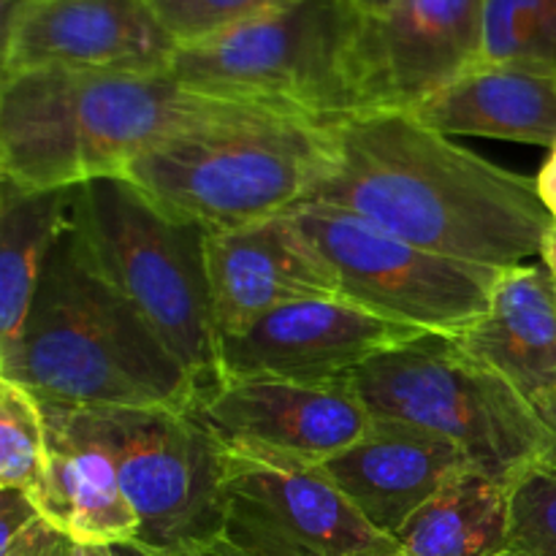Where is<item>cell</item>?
Returning a JSON list of instances; mask_svg holds the SVG:
<instances>
[{"label": "cell", "instance_id": "30bf717a", "mask_svg": "<svg viewBox=\"0 0 556 556\" xmlns=\"http://www.w3.org/2000/svg\"><path fill=\"white\" fill-rule=\"evenodd\" d=\"M220 541L244 556L396 552V543L353 508L324 467L248 445L226 448Z\"/></svg>", "mask_w": 556, "mask_h": 556}, {"label": "cell", "instance_id": "484cf974", "mask_svg": "<svg viewBox=\"0 0 556 556\" xmlns=\"http://www.w3.org/2000/svg\"><path fill=\"white\" fill-rule=\"evenodd\" d=\"M41 508L25 489H0V552L14 546L16 538L25 535L36 521H41Z\"/></svg>", "mask_w": 556, "mask_h": 556}, {"label": "cell", "instance_id": "d4e9b609", "mask_svg": "<svg viewBox=\"0 0 556 556\" xmlns=\"http://www.w3.org/2000/svg\"><path fill=\"white\" fill-rule=\"evenodd\" d=\"M510 552L556 556V465L541 462L510 483Z\"/></svg>", "mask_w": 556, "mask_h": 556}, {"label": "cell", "instance_id": "603a6c76", "mask_svg": "<svg viewBox=\"0 0 556 556\" xmlns=\"http://www.w3.org/2000/svg\"><path fill=\"white\" fill-rule=\"evenodd\" d=\"M49 465V424L41 400L0 378V489H41Z\"/></svg>", "mask_w": 556, "mask_h": 556}, {"label": "cell", "instance_id": "44dd1931", "mask_svg": "<svg viewBox=\"0 0 556 556\" xmlns=\"http://www.w3.org/2000/svg\"><path fill=\"white\" fill-rule=\"evenodd\" d=\"M71 190L0 188V356L20 342L43 264L71 212Z\"/></svg>", "mask_w": 556, "mask_h": 556}, {"label": "cell", "instance_id": "6da1fadb", "mask_svg": "<svg viewBox=\"0 0 556 556\" xmlns=\"http://www.w3.org/2000/svg\"><path fill=\"white\" fill-rule=\"evenodd\" d=\"M307 201L351 212L429 253L500 271L541 258L554 228L535 179L407 112L337 119L334 161Z\"/></svg>", "mask_w": 556, "mask_h": 556}, {"label": "cell", "instance_id": "2e32d148", "mask_svg": "<svg viewBox=\"0 0 556 556\" xmlns=\"http://www.w3.org/2000/svg\"><path fill=\"white\" fill-rule=\"evenodd\" d=\"M320 467L353 508L391 541L440 489L462 472L478 470L451 440L386 418H372L356 443Z\"/></svg>", "mask_w": 556, "mask_h": 556}, {"label": "cell", "instance_id": "cb8c5ba5", "mask_svg": "<svg viewBox=\"0 0 556 556\" xmlns=\"http://www.w3.org/2000/svg\"><path fill=\"white\" fill-rule=\"evenodd\" d=\"M296 3L302 0H150L179 49L226 36Z\"/></svg>", "mask_w": 556, "mask_h": 556}, {"label": "cell", "instance_id": "7c38bea8", "mask_svg": "<svg viewBox=\"0 0 556 556\" xmlns=\"http://www.w3.org/2000/svg\"><path fill=\"white\" fill-rule=\"evenodd\" d=\"M421 334L348 299H304L223 337L220 378L348 383L364 364Z\"/></svg>", "mask_w": 556, "mask_h": 556}, {"label": "cell", "instance_id": "d6986e66", "mask_svg": "<svg viewBox=\"0 0 556 556\" xmlns=\"http://www.w3.org/2000/svg\"><path fill=\"white\" fill-rule=\"evenodd\" d=\"M49 424V465L33 500L41 516L79 546H114L139 538V516L125 497L112 454L65 427L43 407Z\"/></svg>", "mask_w": 556, "mask_h": 556}, {"label": "cell", "instance_id": "4dcf8cb0", "mask_svg": "<svg viewBox=\"0 0 556 556\" xmlns=\"http://www.w3.org/2000/svg\"><path fill=\"white\" fill-rule=\"evenodd\" d=\"M109 554H112V556H161V554L152 552V548L141 546L139 541L114 543V546H109Z\"/></svg>", "mask_w": 556, "mask_h": 556}, {"label": "cell", "instance_id": "4fadbf2b", "mask_svg": "<svg viewBox=\"0 0 556 556\" xmlns=\"http://www.w3.org/2000/svg\"><path fill=\"white\" fill-rule=\"evenodd\" d=\"M483 63L481 0H400L364 16V112H413Z\"/></svg>", "mask_w": 556, "mask_h": 556}, {"label": "cell", "instance_id": "ba28073f", "mask_svg": "<svg viewBox=\"0 0 556 556\" xmlns=\"http://www.w3.org/2000/svg\"><path fill=\"white\" fill-rule=\"evenodd\" d=\"M43 407L112 454L141 546L168 556L220 541L226 448L193 410Z\"/></svg>", "mask_w": 556, "mask_h": 556}, {"label": "cell", "instance_id": "e575fe53", "mask_svg": "<svg viewBox=\"0 0 556 556\" xmlns=\"http://www.w3.org/2000/svg\"><path fill=\"white\" fill-rule=\"evenodd\" d=\"M497 556H521V554H516V552H510V548H508V552H503V554H497Z\"/></svg>", "mask_w": 556, "mask_h": 556}, {"label": "cell", "instance_id": "4316f807", "mask_svg": "<svg viewBox=\"0 0 556 556\" xmlns=\"http://www.w3.org/2000/svg\"><path fill=\"white\" fill-rule=\"evenodd\" d=\"M71 541L49 525L47 519L36 521L22 538H16L14 546H9L0 556H68Z\"/></svg>", "mask_w": 556, "mask_h": 556}, {"label": "cell", "instance_id": "ac0fdd59", "mask_svg": "<svg viewBox=\"0 0 556 556\" xmlns=\"http://www.w3.org/2000/svg\"><path fill=\"white\" fill-rule=\"evenodd\" d=\"M443 136L556 144V74L525 65L478 63L407 112Z\"/></svg>", "mask_w": 556, "mask_h": 556}, {"label": "cell", "instance_id": "5b68a950", "mask_svg": "<svg viewBox=\"0 0 556 556\" xmlns=\"http://www.w3.org/2000/svg\"><path fill=\"white\" fill-rule=\"evenodd\" d=\"M71 217L98 269L144 315L195 380L199 402L204 400L223 380L206 255L210 231L163 210L128 177H103L74 188Z\"/></svg>", "mask_w": 556, "mask_h": 556}, {"label": "cell", "instance_id": "836d02e7", "mask_svg": "<svg viewBox=\"0 0 556 556\" xmlns=\"http://www.w3.org/2000/svg\"><path fill=\"white\" fill-rule=\"evenodd\" d=\"M538 413H541L543 421H546V424H548V429H552V432L556 434V394H554L552 400H548L546 405H543L541 410H538ZM554 465H556V459H554Z\"/></svg>", "mask_w": 556, "mask_h": 556}, {"label": "cell", "instance_id": "d590c367", "mask_svg": "<svg viewBox=\"0 0 556 556\" xmlns=\"http://www.w3.org/2000/svg\"><path fill=\"white\" fill-rule=\"evenodd\" d=\"M383 556H405V554H402L400 548H396V552H391V554H383Z\"/></svg>", "mask_w": 556, "mask_h": 556}, {"label": "cell", "instance_id": "1f68e13d", "mask_svg": "<svg viewBox=\"0 0 556 556\" xmlns=\"http://www.w3.org/2000/svg\"><path fill=\"white\" fill-rule=\"evenodd\" d=\"M541 261H543V264L548 266V269L554 271V277H556V226L552 228V231H548V237H546V244H543Z\"/></svg>", "mask_w": 556, "mask_h": 556}, {"label": "cell", "instance_id": "7a4b0ae2", "mask_svg": "<svg viewBox=\"0 0 556 556\" xmlns=\"http://www.w3.org/2000/svg\"><path fill=\"white\" fill-rule=\"evenodd\" d=\"M0 378L68 410H193L199 402L188 369L98 269L71 212L49 250L20 342L0 356Z\"/></svg>", "mask_w": 556, "mask_h": 556}, {"label": "cell", "instance_id": "5bb4252c", "mask_svg": "<svg viewBox=\"0 0 556 556\" xmlns=\"http://www.w3.org/2000/svg\"><path fill=\"white\" fill-rule=\"evenodd\" d=\"M226 448L271 451L324 465L367 432L372 416L351 383L226 378L193 407Z\"/></svg>", "mask_w": 556, "mask_h": 556}, {"label": "cell", "instance_id": "9c48e42d", "mask_svg": "<svg viewBox=\"0 0 556 556\" xmlns=\"http://www.w3.org/2000/svg\"><path fill=\"white\" fill-rule=\"evenodd\" d=\"M288 212L329 261L342 299L391 324L456 337L489 309L500 269L429 253L318 201Z\"/></svg>", "mask_w": 556, "mask_h": 556}, {"label": "cell", "instance_id": "f546056e", "mask_svg": "<svg viewBox=\"0 0 556 556\" xmlns=\"http://www.w3.org/2000/svg\"><path fill=\"white\" fill-rule=\"evenodd\" d=\"M351 3L362 16H378L383 11H389L391 5L400 3V0H351Z\"/></svg>", "mask_w": 556, "mask_h": 556}, {"label": "cell", "instance_id": "9a60e30c", "mask_svg": "<svg viewBox=\"0 0 556 556\" xmlns=\"http://www.w3.org/2000/svg\"><path fill=\"white\" fill-rule=\"evenodd\" d=\"M206 255L220 340L242 334L286 304L342 299L334 269L291 212L228 231H210Z\"/></svg>", "mask_w": 556, "mask_h": 556}, {"label": "cell", "instance_id": "f1b7e54d", "mask_svg": "<svg viewBox=\"0 0 556 556\" xmlns=\"http://www.w3.org/2000/svg\"><path fill=\"white\" fill-rule=\"evenodd\" d=\"M161 556H166V554H161ZM168 556H244V554L233 552V548L228 546V543L215 541V543H210V546L190 548V552H179V554H168Z\"/></svg>", "mask_w": 556, "mask_h": 556}, {"label": "cell", "instance_id": "83f0119b", "mask_svg": "<svg viewBox=\"0 0 556 556\" xmlns=\"http://www.w3.org/2000/svg\"><path fill=\"white\" fill-rule=\"evenodd\" d=\"M535 188H538V195H541L543 206H546V212L552 215L556 226V144L548 150V157L543 161L541 172H538Z\"/></svg>", "mask_w": 556, "mask_h": 556}, {"label": "cell", "instance_id": "7402d4cb", "mask_svg": "<svg viewBox=\"0 0 556 556\" xmlns=\"http://www.w3.org/2000/svg\"><path fill=\"white\" fill-rule=\"evenodd\" d=\"M483 63L556 74V0H481Z\"/></svg>", "mask_w": 556, "mask_h": 556}, {"label": "cell", "instance_id": "8992f818", "mask_svg": "<svg viewBox=\"0 0 556 556\" xmlns=\"http://www.w3.org/2000/svg\"><path fill=\"white\" fill-rule=\"evenodd\" d=\"M348 383L372 418L440 434L505 483L556 459V434L541 413L456 337H416L364 364Z\"/></svg>", "mask_w": 556, "mask_h": 556}, {"label": "cell", "instance_id": "ffe728a7", "mask_svg": "<svg viewBox=\"0 0 556 556\" xmlns=\"http://www.w3.org/2000/svg\"><path fill=\"white\" fill-rule=\"evenodd\" d=\"M405 556H497L510 543V483L467 470L394 535Z\"/></svg>", "mask_w": 556, "mask_h": 556}, {"label": "cell", "instance_id": "d6a6232c", "mask_svg": "<svg viewBox=\"0 0 556 556\" xmlns=\"http://www.w3.org/2000/svg\"><path fill=\"white\" fill-rule=\"evenodd\" d=\"M68 556H112L106 546H79V543H71Z\"/></svg>", "mask_w": 556, "mask_h": 556}, {"label": "cell", "instance_id": "e0dca14e", "mask_svg": "<svg viewBox=\"0 0 556 556\" xmlns=\"http://www.w3.org/2000/svg\"><path fill=\"white\" fill-rule=\"evenodd\" d=\"M456 340L535 410L556 394V277L543 261L500 271L489 309Z\"/></svg>", "mask_w": 556, "mask_h": 556}, {"label": "cell", "instance_id": "3957f363", "mask_svg": "<svg viewBox=\"0 0 556 556\" xmlns=\"http://www.w3.org/2000/svg\"><path fill=\"white\" fill-rule=\"evenodd\" d=\"M237 101L161 74L27 71L0 76V174L22 190L125 177L130 163Z\"/></svg>", "mask_w": 556, "mask_h": 556}, {"label": "cell", "instance_id": "8fae6325", "mask_svg": "<svg viewBox=\"0 0 556 556\" xmlns=\"http://www.w3.org/2000/svg\"><path fill=\"white\" fill-rule=\"evenodd\" d=\"M179 43L150 0H3L0 76L27 71H172Z\"/></svg>", "mask_w": 556, "mask_h": 556}, {"label": "cell", "instance_id": "277c9868", "mask_svg": "<svg viewBox=\"0 0 556 556\" xmlns=\"http://www.w3.org/2000/svg\"><path fill=\"white\" fill-rule=\"evenodd\" d=\"M334 161V123L237 101L136 157L125 177L163 210L228 231L307 201Z\"/></svg>", "mask_w": 556, "mask_h": 556}, {"label": "cell", "instance_id": "52a82bcc", "mask_svg": "<svg viewBox=\"0 0 556 556\" xmlns=\"http://www.w3.org/2000/svg\"><path fill=\"white\" fill-rule=\"evenodd\" d=\"M362 25L351 0H302L226 36L182 47L172 74L204 96L269 103L337 123L364 112Z\"/></svg>", "mask_w": 556, "mask_h": 556}]
</instances>
